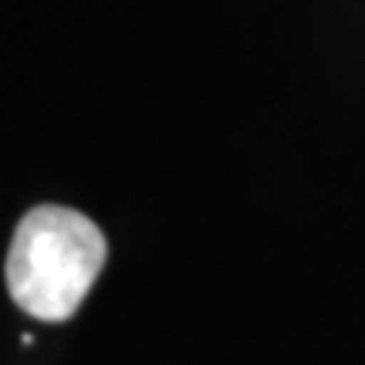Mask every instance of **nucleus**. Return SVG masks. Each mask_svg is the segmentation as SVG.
<instances>
[{
	"mask_svg": "<svg viewBox=\"0 0 365 365\" xmlns=\"http://www.w3.org/2000/svg\"><path fill=\"white\" fill-rule=\"evenodd\" d=\"M108 261L105 234L71 207L27 210L7 250V291L38 322H68Z\"/></svg>",
	"mask_w": 365,
	"mask_h": 365,
	"instance_id": "f257e3e1",
	"label": "nucleus"
}]
</instances>
